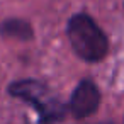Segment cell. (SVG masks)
Listing matches in <instances>:
<instances>
[{"label": "cell", "instance_id": "277c9868", "mask_svg": "<svg viewBox=\"0 0 124 124\" xmlns=\"http://www.w3.org/2000/svg\"><path fill=\"white\" fill-rule=\"evenodd\" d=\"M2 34L10 36V38H19V39H27L31 38V27L22 22V21H9L2 26Z\"/></svg>", "mask_w": 124, "mask_h": 124}, {"label": "cell", "instance_id": "5b68a950", "mask_svg": "<svg viewBox=\"0 0 124 124\" xmlns=\"http://www.w3.org/2000/svg\"><path fill=\"white\" fill-rule=\"evenodd\" d=\"M104 124H112V122H104Z\"/></svg>", "mask_w": 124, "mask_h": 124}, {"label": "cell", "instance_id": "7a4b0ae2", "mask_svg": "<svg viewBox=\"0 0 124 124\" xmlns=\"http://www.w3.org/2000/svg\"><path fill=\"white\" fill-rule=\"evenodd\" d=\"M9 92L31 105L39 114L41 124H56L65 117V105L49 92L48 87H44L39 82L34 80H22L10 85Z\"/></svg>", "mask_w": 124, "mask_h": 124}, {"label": "cell", "instance_id": "6da1fadb", "mask_svg": "<svg viewBox=\"0 0 124 124\" xmlns=\"http://www.w3.org/2000/svg\"><path fill=\"white\" fill-rule=\"evenodd\" d=\"M68 38L75 53L85 61H100L107 54V38L87 14H77L70 19Z\"/></svg>", "mask_w": 124, "mask_h": 124}, {"label": "cell", "instance_id": "3957f363", "mask_svg": "<svg viewBox=\"0 0 124 124\" xmlns=\"http://www.w3.org/2000/svg\"><path fill=\"white\" fill-rule=\"evenodd\" d=\"M99 104H100L99 88L90 80H83V82L78 83V87L75 88V92L71 95L70 109H71V114L77 119H83V117L93 114L97 110Z\"/></svg>", "mask_w": 124, "mask_h": 124}]
</instances>
